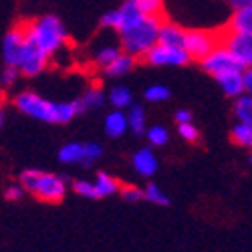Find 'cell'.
<instances>
[{"label": "cell", "instance_id": "1", "mask_svg": "<svg viewBox=\"0 0 252 252\" xmlns=\"http://www.w3.org/2000/svg\"><path fill=\"white\" fill-rule=\"evenodd\" d=\"M2 55L6 65H12L20 71V77H36L40 75L49 65V55H45L38 47H34L23 25H16L10 29L4 36L2 43Z\"/></svg>", "mask_w": 252, "mask_h": 252}, {"label": "cell", "instance_id": "2", "mask_svg": "<svg viewBox=\"0 0 252 252\" xmlns=\"http://www.w3.org/2000/svg\"><path fill=\"white\" fill-rule=\"evenodd\" d=\"M14 107L32 119L45 123H69L77 115L83 113V105L79 99L75 101H49L34 91H20L14 97Z\"/></svg>", "mask_w": 252, "mask_h": 252}, {"label": "cell", "instance_id": "3", "mask_svg": "<svg viewBox=\"0 0 252 252\" xmlns=\"http://www.w3.org/2000/svg\"><path fill=\"white\" fill-rule=\"evenodd\" d=\"M23 29L31 43L49 57L57 55L69 40L65 25L55 14H45V16L27 20V23H23Z\"/></svg>", "mask_w": 252, "mask_h": 252}, {"label": "cell", "instance_id": "4", "mask_svg": "<svg viewBox=\"0 0 252 252\" xmlns=\"http://www.w3.org/2000/svg\"><path fill=\"white\" fill-rule=\"evenodd\" d=\"M163 23V16H154L145 14L141 20L129 29L119 32V43L125 53L133 55L137 61L143 59L152 51V47L159 40V29Z\"/></svg>", "mask_w": 252, "mask_h": 252}, {"label": "cell", "instance_id": "5", "mask_svg": "<svg viewBox=\"0 0 252 252\" xmlns=\"http://www.w3.org/2000/svg\"><path fill=\"white\" fill-rule=\"evenodd\" d=\"M20 184L27 190V194L34 196L36 200H43L49 204H57L67 194V182L57 174L40 172V170H25L20 174Z\"/></svg>", "mask_w": 252, "mask_h": 252}, {"label": "cell", "instance_id": "6", "mask_svg": "<svg viewBox=\"0 0 252 252\" xmlns=\"http://www.w3.org/2000/svg\"><path fill=\"white\" fill-rule=\"evenodd\" d=\"M200 63H202V69H204L208 75H212L214 79L244 69V65L238 61V57H236L232 51H230L226 45H222V43H220L212 53H208Z\"/></svg>", "mask_w": 252, "mask_h": 252}, {"label": "cell", "instance_id": "7", "mask_svg": "<svg viewBox=\"0 0 252 252\" xmlns=\"http://www.w3.org/2000/svg\"><path fill=\"white\" fill-rule=\"evenodd\" d=\"M143 16H145V14H143V10L139 8L137 0H125V2H123L119 8L109 10L107 14H103L101 25H103L105 29H111V31L121 32V31H125V29L133 27L137 20H141Z\"/></svg>", "mask_w": 252, "mask_h": 252}, {"label": "cell", "instance_id": "8", "mask_svg": "<svg viewBox=\"0 0 252 252\" xmlns=\"http://www.w3.org/2000/svg\"><path fill=\"white\" fill-rule=\"evenodd\" d=\"M143 61H148L154 67H184L192 61V57L188 55V51L184 47L165 45L158 40L152 47V51L143 57Z\"/></svg>", "mask_w": 252, "mask_h": 252}, {"label": "cell", "instance_id": "9", "mask_svg": "<svg viewBox=\"0 0 252 252\" xmlns=\"http://www.w3.org/2000/svg\"><path fill=\"white\" fill-rule=\"evenodd\" d=\"M220 43H222L220 31L214 32V31H204V29H192V31L186 32L184 49L188 51V55H190L192 59L202 61L208 53H212Z\"/></svg>", "mask_w": 252, "mask_h": 252}, {"label": "cell", "instance_id": "10", "mask_svg": "<svg viewBox=\"0 0 252 252\" xmlns=\"http://www.w3.org/2000/svg\"><path fill=\"white\" fill-rule=\"evenodd\" d=\"M222 45L232 51L244 67H252V32H232L220 29Z\"/></svg>", "mask_w": 252, "mask_h": 252}, {"label": "cell", "instance_id": "11", "mask_svg": "<svg viewBox=\"0 0 252 252\" xmlns=\"http://www.w3.org/2000/svg\"><path fill=\"white\" fill-rule=\"evenodd\" d=\"M131 165H133V170H135L139 176L152 178V176L158 172V167H159V159H158V156L154 154L152 145H150V148H141V150H137V152L133 154Z\"/></svg>", "mask_w": 252, "mask_h": 252}, {"label": "cell", "instance_id": "12", "mask_svg": "<svg viewBox=\"0 0 252 252\" xmlns=\"http://www.w3.org/2000/svg\"><path fill=\"white\" fill-rule=\"evenodd\" d=\"M103 129L107 133V137H121L129 131V121H127V113L123 109H113L105 115L103 121Z\"/></svg>", "mask_w": 252, "mask_h": 252}, {"label": "cell", "instance_id": "13", "mask_svg": "<svg viewBox=\"0 0 252 252\" xmlns=\"http://www.w3.org/2000/svg\"><path fill=\"white\" fill-rule=\"evenodd\" d=\"M135 65H137V59L133 55L123 51L117 59H113L109 63L107 67H103V73L107 75V77H111V79H117V77H125L127 73H131Z\"/></svg>", "mask_w": 252, "mask_h": 252}, {"label": "cell", "instance_id": "14", "mask_svg": "<svg viewBox=\"0 0 252 252\" xmlns=\"http://www.w3.org/2000/svg\"><path fill=\"white\" fill-rule=\"evenodd\" d=\"M224 29L232 32H252V4L236 8Z\"/></svg>", "mask_w": 252, "mask_h": 252}, {"label": "cell", "instance_id": "15", "mask_svg": "<svg viewBox=\"0 0 252 252\" xmlns=\"http://www.w3.org/2000/svg\"><path fill=\"white\" fill-rule=\"evenodd\" d=\"M186 29L176 25V23H170V20L163 18L161 23V29H159V43H165V45H174V47H184L186 45Z\"/></svg>", "mask_w": 252, "mask_h": 252}, {"label": "cell", "instance_id": "16", "mask_svg": "<svg viewBox=\"0 0 252 252\" xmlns=\"http://www.w3.org/2000/svg\"><path fill=\"white\" fill-rule=\"evenodd\" d=\"M242 71H244V69H242ZM242 71H234V73H228V75H222V77L216 79L218 85H220V89H222L228 97L236 99V97H240V95L244 93V77H242Z\"/></svg>", "mask_w": 252, "mask_h": 252}, {"label": "cell", "instance_id": "17", "mask_svg": "<svg viewBox=\"0 0 252 252\" xmlns=\"http://www.w3.org/2000/svg\"><path fill=\"white\" fill-rule=\"evenodd\" d=\"M93 186H95L97 198H109V196H113V194H117V192L121 190V184H119L113 176L105 174V172H101V174L95 176Z\"/></svg>", "mask_w": 252, "mask_h": 252}, {"label": "cell", "instance_id": "18", "mask_svg": "<svg viewBox=\"0 0 252 252\" xmlns=\"http://www.w3.org/2000/svg\"><path fill=\"white\" fill-rule=\"evenodd\" d=\"M127 121H129V131H133L135 135H143L148 129V115L141 105H131L127 109Z\"/></svg>", "mask_w": 252, "mask_h": 252}, {"label": "cell", "instance_id": "19", "mask_svg": "<svg viewBox=\"0 0 252 252\" xmlns=\"http://www.w3.org/2000/svg\"><path fill=\"white\" fill-rule=\"evenodd\" d=\"M59 161L61 163H79L83 165V143L81 141H69L59 150Z\"/></svg>", "mask_w": 252, "mask_h": 252}, {"label": "cell", "instance_id": "20", "mask_svg": "<svg viewBox=\"0 0 252 252\" xmlns=\"http://www.w3.org/2000/svg\"><path fill=\"white\" fill-rule=\"evenodd\" d=\"M107 101L111 103V107H115V109H129L133 105V95H131V91L127 87L117 85V87H113L109 91Z\"/></svg>", "mask_w": 252, "mask_h": 252}, {"label": "cell", "instance_id": "21", "mask_svg": "<svg viewBox=\"0 0 252 252\" xmlns=\"http://www.w3.org/2000/svg\"><path fill=\"white\" fill-rule=\"evenodd\" d=\"M232 113H234L236 121H240V123H250V125H252V95L242 93L240 97H236Z\"/></svg>", "mask_w": 252, "mask_h": 252}, {"label": "cell", "instance_id": "22", "mask_svg": "<svg viewBox=\"0 0 252 252\" xmlns=\"http://www.w3.org/2000/svg\"><path fill=\"white\" fill-rule=\"evenodd\" d=\"M230 137H232V141L236 145L252 152V125L250 123H240L238 121L232 127V131H230Z\"/></svg>", "mask_w": 252, "mask_h": 252}, {"label": "cell", "instance_id": "23", "mask_svg": "<svg viewBox=\"0 0 252 252\" xmlns=\"http://www.w3.org/2000/svg\"><path fill=\"white\" fill-rule=\"evenodd\" d=\"M121 53H123V49H121V47H117V45H103L101 49H97V51H95L93 61H95L97 65L103 69V67H107L113 59H117Z\"/></svg>", "mask_w": 252, "mask_h": 252}, {"label": "cell", "instance_id": "24", "mask_svg": "<svg viewBox=\"0 0 252 252\" xmlns=\"http://www.w3.org/2000/svg\"><path fill=\"white\" fill-rule=\"evenodd\" d=\"M105 97L103 95V91L101 89H87L85 93H83L81 97H79V101H81V105H83V111H89V109H99L101 105L105 103Z\"/></svg>", "mask_w": 252, "mask_h": 252}, {"label": "cell", "instance_id": "25", "mask_svg": "<svg viewBox=\"0 0 252 252\" xmlns=\"http://www.w3.org/2000/svg\"><path fill=\"white\" fill-rule=\"evenodd\" d=\"M145 137H148L152 148H161V145L170 141V131L163 125H152V127L145 129Z\"/></svg>", "mask_w": 252, "mask_h": 252}, {"label": "cell", "instance_id": "26", "mask_svg": "<svg viewBox=\"0 0 252 252\" xmlns=\"http://www.w3.org/2000/svg\"><path fill=\"white\" fill-rule=\"evenodd\" d=\"M143 196H145V202L150 204H156V206H167L170 204V196H167L158 184H148L143 188Z\"/></svg>", "mask_w": 252, "mask_h": 252}, {"label": "cell", "instance_id": "27", "mask_svg": "<svg viewBox=\"0 0 252 252\" xmlns=\"http://www.w3.org/2000/svg\"><path fill=\"white\" fill-rule=\"evenodd\" d=\"M103 156V145L97 141L83 143V165H91Z\"/></svg>", "mask_w": 252, "mask_h": 252}, {"label": "cell", "instance_id": "28", "mask_svg": "<svg viewBox=\"0 0 252 252\" xmlns=\"http://www.w3.org/2000/svg\"><path fill=\"white\" fill-rule=\"evenodd\" d=\"M143 97L150 103H163V101L170 99V89H167L165 85H152V87L145 89Z\"/></svg>", "mask_w": 252, "mask_h": 252}, {"label": "cell", "instance_id": "29", "mask_svg": "<svg viewBox=\"0 0 252 252\" xmlns=\"http://www.w3.org/2000/svg\"><path fill=\"white\" fill-rule=\"evenodd\" d=\"M119 196H121L125 202H127V204H135V202L145 200V196H143V188H137V186H121Z\"/></svg>", "mask_w": 252, "mask_h": 252}, {"label": "cell", "instance_id": "30", "mask_svg": "<svg viewBox=\"0 0 252 252\" xmlns=\"http://www.w3.org/2000/svg\"><path fill=\"white\" fill-rule=\"evenodd\" d=\"M178 133L188 143H196L200 139V131H198V127H196L192 121L190 123H178Z\"/></svg>", "mask_w": 252, "mask_h": 252}, {"label": "cell", "instance_id": "31", "mask_svg": "<svg viewBox=\"0 0 252 252\" xmlns=\"http://www.w3.org/2000/svg\"><path fill=\"white\" fill-rule=\"evenodd\" d=\"M73 190L75 194L83 196V198H91V200H97V194H95V186H93V180H77L73 182Z\"/></svg>", "mask_w": 252, "mask_h": 252}, {"label": "cell", "instance_id": "32", "mask_svg": "<svg viewBox=\"0 0 252 252\" xmlns=\"http://www.w3.org/2000/svg\"><path fill=\"white\" fill-rule=\"evenodd\" d=\"M137 4L143 10V14L163 16V0H137Z\"/></svg>", "mask_w": 252, "mask_h": 252}, {"label": "cell", "instance_id": "33", "mask_svg": "<svg viewBox=\"0 0 252 252\" xmlns=\"http://www.w3.org/2000/svg\"><path fill=\"white\" fill-rule=\"evenodd\" d=\"M18 77H20V71L16 67H12V65H6L2 75H0V87H12Z\"/></svg>", "mask_w": 252, "mask_h": 252}, {"label": "cell", "instance_id": "34", "mask_svg": "<svg viewBox=\"0 0 252 252\" xmlns=\"http://www.w3.org/2000/svg\"><path fill=\"white\" fill-rule=\"evenodd\" d=\"M25 194H27V190L23 188V184H12V186H8L6 190H4V198L6 200H10V202H18V200H23L25 198Z\"/></svg>", "mask_w": 252, "mask_h": 252}, {"label": "cell", "instance_id": "35", "mask_svg": "<svg viewBox=\"0 0 252 252\" xmlns=\"http://www.w3.org/2000/svg\"><path fill=\"white\" fill-rule=\"evenodd\" d=\"M242 77H244V93L252 95V67H244Z\"/></svg>", "mask_w": 252, "mask_h": 252}, {"label": "cell", "instance_id": "36", "mask_svg": "<svg viewBox=\"0 0 252 252\" xmlns=\"http://www.w3.org/2000/svg\"><path fill=\"white\" fill-rule=\"evenodd\" d=\"M190 121H192V113L188 109L176 111V123H190Z\"/></svg>", "mask_w": 252, "mask_h": 252}, {"label": "cell", "instance_id": "37", "mask_svg": "<svg viewBox=\"0 0 252 252\" xmlns=\"http://www.w3.org/2000/svg\"><path fill=\"white\" fill-rule=\"evenodd\" d=\"M246 4H250L248 0H228V6L232 8V10H236V8H242V6H246Z\"/></svg>", "mask_w": 252, "mask_h": 252}, {"label": "cell", "instance_id": "38", "mask_svg": "<svg viewBox=\"0 0 252 252\" xmlns=\"http://www.w3.org/2000/svg\"><path fill=\"white\" fill-rule=\"evenodd\" d=\"M2 125H4V113H2V107H0V129H2Z\"/></svg>", "mask_w": 252, "mask_h": 252}, {"label": "cell", "instance_id": "39", "mask_svg": "<svg viewBox=\"0 0 252 252\" xmlns=\"http://www.w3.org/2000/svg\"><path fill=\"white\" fill-rule=\"evenodd\" d=\"M0 105H2V89H0Z\"/></svg>", "mask_w": 252, "mask_h": 252}, {"label": "cell", "instance_id": "40", "mask_svg": "<svg viewBox=\"0 0 252 252\" xmlns=\"http://www.w3.org/2000/svg\"><path fill=\"white\" fill-rule=\"evenodd\" d=\"M250 163H252V156H250Z\"/></svg>", "mask_w": 252, "mask_h": 252}, {"label": "cell", "instance_id": "41", "mask_svg": "<svg viewBox=\"0 0 252 252\" xmlns=\"http://www.w3.org/2000/svg\"><path fill=\"white\" fill-rule=\"evenodd\" d=\"M248 2H250V4H252V0H248Z\"/></svg>", "mask_w": 252, "mask_h": 252}]
</instances>
